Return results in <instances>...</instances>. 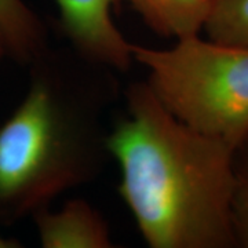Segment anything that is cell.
<instances>
[{
	"mask_svg": "<svg viewBox=\"0 0 248 248\" xmlns=\"http://www.w3.org/2000/svg\"><path fill=\"white\" fill-rule=\"evenodd\" d=\"M107 146L120 169L119 193L149 247H234L233 149L182 123L146 81L127 87Z\"/></svg>",
	"mask_w": 248,
	"mask_h": 248,
	"instance_id": "obj_1",
	"label": "cell"
},
{
	"mask_svg": "<svg viewBox=\"0 0 248 248\" xmlns=\"http://www.w3.org/2000/svg\"><path fill=\"white\" fill-rule=\"evenodd\" d=\"M22 102L0 125V219L48 208L94 181L109 155L105 115L117 98L113 71L76 50L48 47L29 65Z\"/></svg>",
	"mask_w": 248,
	"mask_h": 248,
	"instance_id": "obj_2",
	"label": "cell"
},
{
	"mask_svg": "<svg viewBox=\"0 0 248 248\" xmlns=\"http://www.w3.org/2000/svg\"><path fill=\"white\" fill-rule=\"evenodd\" d=\"M161 104L197 133L231 149L248 140V47L193 35L170 48L131 43Z\"/></svg>",
	"mask_w": 248,
	"mask_h": 248,
	"instance_id": "obj_3",
	"label": "cell"
},
{
	"mask_svg": "<svg viewBox=\"0 0 248 248\" xmlns=\"http://www.w3.org/2000/svg\"><path fill=\"white\" fill-rule=\"evenodd\" d=\"M60 28L73 50L113 72L133 63L131 43L116 27L112 7L119 0H55Z\"/></svg>",
	"mask_w": 248,
	"mask_h": 248,
	"instance_id": "obj_4",
	"label": "cell"
},
{
	"mask_svg": "<svg viewBox=\"0 0 248 248\" xmlns=\"http://www.w3.org/2000/svg\"><path fill=\"white\" fill-rule=\"evenodd\" d=\"M42 247L110 248L109 226L102 214L83 199L69 200L58 211L50 207L32 215Z\"/></svg>",
	"mask_w": 248,
	"mask_h": 248,
	"instance_id": "obj_5",
	"label": "cell"
},
{
	"mask_svg": "<svg viewBox=\"0 0 248 248\" xmlns=\"http://www.w3.org/2000/svg\"><path fill=\"white\" fill-rule=\"evenodd\" d=\"M0 40L18 63L29 66L48 45V32L24 0H0Z\"/></svg>",
	"mask_w": 248,
	"mask_h": 248,
	"instance_id": "obj_6",
	"label": "cell"
},
{
	"mask_svg": "<svg viewBox=\"0 0 248 248\" xmlns=\"http://www.w3.org/2000/svg\"><path fill=\"white\" fill-rule=\"evenodd\" d=\"M156 35L184 39L200 35L211 0H124Z\"/></svg>",
	"mask_w": 248,
	"mask_h": 248,
	"instance_id": "obj_7",
	"label": "cell"
},
{
	"mask_svg": "<svg viewBox=\"0 0 248 248\" xmlns=\"http://www.w3.org/2000/svg\"><path fill=\"white\" fill-rule=\"evenodd\" d=\"M203 31L215 42L248 47V0H211Z\"/></svg>",
	"mask_w": 248,
	"mask_h": 248,
	"instance_id": "obj_8",
	"label": "cell"
},
{
	"mask_svg": "<svg viewBox=\"0 0 248 248\" xmlns=\"http://www.w3.org/2000/svg\"><path fill=\"white\" fill-rule=\"evenodd\" d=\"M229 217L234 247L248 248V140L233 151Z\"/></svg>",
	"mask_w": 248,
	"mask_h": 248,
	"instance_id": "obj_9",
	"label": "cell"
},
{
	"mask_svg": "<svg viewBox=\"0 0 248 248\" xmlns=\"http://www.w3.org/2000/svg\"><path fill=\"white\" fill-rule=\"evenodd\" d=\"M21 247L19 241L18 240H13V239H7L4 236H1L0 233V248H18Z\"/></svg>",
	"mask_w": 248,
	"mask_h": 248,
	"instance_id": "obj_10",
	"label": "cell"
},
{
	"mask_svg": "<svg viewBox=\"0 0 248 248\" xmlns=\"http://www.w3.org/2000/svg\"><path fill=\"white\" fill-rule=\"evenodd\" d=\"M4 55H6V48H4V46H3L1 40H0V60H1Z\"/></svg>",
	"mask_w": 248,
	"mask_h": 248,
	"instance_id": "obj_11",
	"label": "cell"
}]
</instances>
